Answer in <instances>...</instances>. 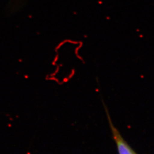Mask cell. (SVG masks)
<instances>
[{
    "label": "cell",
    "instance_id": "1",
    "mask_svg": "<svg viewBox=\"0 0 154 154\" xmlns=\"http://www.w3.org/2000/svg\"><path fill=\"white\" fill-rule=\"evenodd\" d=\"M107 111V110H106ZM107 115L109 122L110 124V128L112 134V137L115 141L117 147V149L119 154H137L134 151L131 149V147L128 145L125 140V139L122 137L120 132L118 130V129L114 126L111 119L110 118V116L107 111Z\"/></svg>",
    "mask_w": 154,
    "mask_h": 154
}]
</instances>
